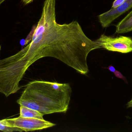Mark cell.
Instances as JSON below:
<instances>
[{
  "mask_svg": "<svg viewBox=\"0 0 132 132\" xmlns=\"http://www.w3.org/2000/svg\"><path fill=\"white\" fill-rule=\"evenodd\" d=\"M99 49V44L86 35L77 21L60 24L55 21L16 53L27 69L38 60L50 57L86 75L89 72L88 56Z\"/></svg>",
  "mask_w": 132,
  "mask_h": 132,
  "instance_id": "6da1fadb",
  "label": "cell"
},
{
  "mask_svg": "<svg viewBox=\"0 0 132 132\" xmlns=\"http://www.w3.org/2000/svg\"><path fill=\"white\" fill-rule=\"evenodd\" d=\"M71 93L69 83L34 81L27 84L17 102L44 115L65 113L69 107Z\"/></svg>",
  "mask_w": 132,
  "mask_h": 132,
  "instance_id": "7a4b0ae2",
  "label": "cell"
},
{
  "mask_svg": "<svg viewBox=\"0 0 132 132\" xmlns=\"http://www.w3.org/2000/svg\"><path fill=\"white\" fill-rule=\"evenodd\" d=\"M4 125L8 127L18 128L22 131L43 130L53 127L56 124L44 119L28 118L19 117L12 119H6L1 120Z\"/></svg>",
  "mask_w": 132,
  "mask_h": 132,
  "instance_id": "3957f363",
  "label": "cell"
},
{
  "mask_svg": "<svg viewBox=\"0 0 132 132\" xmlns=\"http://www.w3.org/2000/svg\"><path fill=\"white\" fill-rule=\"evenodd\" d=\"M96 42L101 48L109 51L128 53L132 52V39L129 37H112L102 34Z\"/></svg>",
  "mask_w": 132,
  "mask_h": 132,
  "instance_id": "277c9868",
  "label": "cell"
},
{
  "mask_svg": "<svg viewBox=\"0 0 132 132\" xmlns=\"http://www.w3.org/2000/svg\"><path fill=\"white\" fill-rule=\"evenodd\" d=\"M132 8V0H125V2L116 8H111L109 11L98 15L99 21L103 28H106L117 18Z\"/></svg>",
  "mask_w": 132,
  "mask_h": 132,
  "instance_id": "5b68a950",
  "label": "cell"
},
{
  "mask_svg": "<svg viewBox=\"0 0 132 132\" xmlns=\"http://www.w3.org/2000/svg\"><path fill=\"white\" fill-rule=\"evenodd\" d=\"M132 31V11L116 26V32L125 33Z\"/></svg>",
  "mask_w": 132,
  "mask_h": 132,
  "instance_id": "8992f818",
  "label": "cell"
},
{
  "mask_svg": "<svg viewBox=\"0 0 132 132\" xmlns=\"http://www.w3.org/2000/svg\"><path fill=\"white\" fill-rule=\"evenodd\" d=\"M44 115L38 111L27 107L23 105H20V115L19 117L28 118L44 119Z\"/></svg>",
  "mask_w": 132,
  "mask_h": 132,
  "instance_id": "52a82bcc",
  "label": "cell"
},
{
  "mask_svg": "<svg viewBox=\"0 0 132 132\" xmlns=\"http://www.w3.org/2000/svg\"><path fill=\"white\" fill-rule=\"evenodd\" d=\"M0 130L5 132H22V130L18 128L8 127V126L4 125L2 123L1 120H0Z\"/></svg>",
  "mask_w": 132,
  "mask_h": 132,
  "instance_id": "ba28073f",
  "label": "cell"
},
{
  "mask_svg": "<svg viewBox=\"0 0 132 132\" xmlns=\"http://www.w3.org/2000/svg\"><path fill=\"white\" fill-rule=\"evenodd\" d=\"M125 0H115L112 4V8H116L125 2Z\"/></svg>",
  "mask_w": 132,
  "mask_h": 132,
  "instance_id": "9c48e42d",
  "label": "cell"
},
{
  "mask_svg": "<svg viewBox=\"0 0 132 132\" xmlns=\"http://www.w3.org/2000/svg\"><path fill=\"white\" fill-rule=\"evenodd\" d=\"M114 74L116 76V77H118V78H120V79H122L123 80H124L125 82L126 83H128V81H127V79L126 78L120 73L118 71H116L114 73Z\"/></svg>",
  "mask_w": 132,
  "mask_h": 132,
  "instance_id": "30bf717a",
  "label": "cell"
},
{
  "mask_svg": "<svg viewBox=\"0 0 132 132\" xmlns=\"http://www.w3.org/2000/svg\"><path fill=\"white\" fill-rule=\"evenodd\" d=\"M107 68H108V69L110 71H111V72H112V73H114V72L116 71L115 67L112 66H109Z\"/></svg>",
  "mask_w": 132,
  "mask_h": 132,
  "instance_id": "8fae6325",
  "label": "cell"
},
{
  "mask_svg": "<svg viewBox=\"0 0 132 132\" xmlns=\"http://www.w3.org/2000/svg\"><path fill=\"white\" fill-rule=\"evenodd\" d=\"M34 0H22V2L25 5H27L30 4Z\"/></svg>",
  "mask_w": 132,
  "mask_h": 132,
  "instance_id": "7c38bea8",
  "label": "cell"
},
{
  "mask_svg": "<svg viewBox=\"0 0 132 132\" xmlns=\"http://www.w3.org/2000/svg\"><path fill=\"white\" fill-rule=\"evenodd\" d=\"M127 107L128 108L132 107V98L127 104Z\"/></svg>",
  "mask_w": 132,
  "mask_h": 132,
  "instance_id": "4fadbf2b",
  "label": "cell"
},
{
  "mask_svg": "<svg viewBox=\"0 0 132 132\" xmlns=\"http://www.w3.org/2000/svg\"><path fill=\"white\" fill-rule=\"evenodd\" d=\"M5 0H0V5Z\"/></svg>",
  "mask_w": 132,
  "mask_h": 132,
  "instance_id": "5bb4252c",
  "label": "cell"
},
{
  "mask_svg": "<svg viewBox=\"0 0 132 132\" xmlns=\"http://www.w3.org/2000/svg\"><path fill=\"white\" fill-rule=\"evenodd\" d=\"M1 46H0V51H1Z\"/></svg>",
  "mask_w": 132,
  "mask_h": 132,
  "instance_id": "9a60e30c",
  "label": "cell"
}]
</instances>
